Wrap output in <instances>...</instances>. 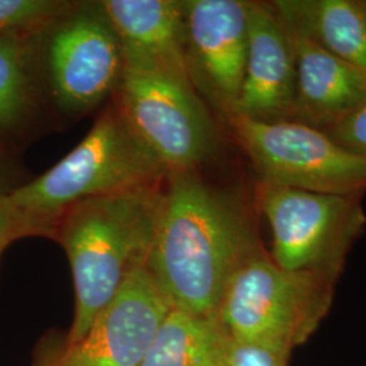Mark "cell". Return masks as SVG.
Segmentation results:
<instances>
[{
  "label": "cell",
  "instance_id": "1",
  "mask_svg": "<svg viewBox=\"0 0 366 366\" xmlns=\"http://www.w3.org/2000/svg\"><path fill=\"white\" fill-rule=\"evenodd\" d=\"M261 249L239 198L197 171L166 175L145 267L174 310L217 317L229 280Z\"/></svg>",
  "mask_w": 366,
  "mask_h": 366
},
{
  "label": "cell",
  "instance_id": "2",
  "mask_svg": "<svg viewBox=\"0 0 366 366\" xmlns=\"http://www.w3.org/2000/svg\"><path fill=\"white\" fill-rule=\"evenodd\" d=\"M163 182L80 201L54 222L51 237L66 249L76 299L68 346L83 340L128 275L145 264Z\"/></svg>",
  "mask_w": 366,
  "mask_h": 366
},
{
  "label": "cell",
  "instance_id": "3",
  "mask_svg": "<svg viewBox=\"0 0 366 366\" xmlns=\"http://www.w3.org/2000/svg\"><path fill=\"white\" fill-rule=\"evenodd\" d=\"M166 175L116 105L59 163L4 196L25 236H51L63 212L80 201L162 182Z\"/></svg>",
  "mask_w": 366,
  "mask_h": 366
},
{
  "label": "cell",
  "instance_id": "4",
  "mask_svg": "<svg viewBox=\"0 0 366 366\" xmlns=\"http://www.w3.org/2000/svg\"><path fill=\"white\" fill-rule=\"evenodd\" d=\"M335 281L314 272L285 270L262 247L229 280L217 320L231 340L290 355L327 315Z\"/></svg>",
  "mask_w": 366,
  "mask_h": 366
},
{
  "label": "cell",
  "instance_id": "5",
  "mask_svg": "<svg viewBox=\"0 0 366 366\" xmlns=\"http://www.w3.org/2000/svg\"><path fill=\"white\" fill-rule=\"evenodd\" d=\"M117 106L167 174L197 171L219 148V133L192 79L124 64Z\"/></svg>",
  "mask_w": 366,
  "mask_h": 366
},
{
  "label": "cell",
  "instance_id": "6",
  "mask_svg": "<svg viewBox=\"0 0 366 366\" xmlns=\"http://www.w3.org/2000/svg\"><path fill=\"white\" fill-rule=\"evenodd\" d=\"M258 201L273 236L270 257L280 267L338 280L349 251L365 229L362 196L261 182Z\"/></svg>",
  "mask_w": 366,
  "mask_h": 366
},
{
  "label": "cell",
  "instance_id": "7",
  "mask_svg": "<svg viewBox=\"0 0 366 366\" xmlns=\"http://www.w3.org/2000/svg\"><path fill=\"white\" fill-rule=\"evenodd\" d=\"M227 122L261 182L312 193L364 196L366 157L354 155L320 129L293 122L231 116Z\"/></svg>",
  "mask_w": 366,
  "mask_h": 366
},
{
  "label": "cell",
  "instance_id": "8",
  "mask_svg": "<svg viewBox=\"0 0 366 366\" xmlns=\"http://www.w3.org/2000/svg\"><path fill=\"white\" fill-rule=\"evenodd\" d=\"M186 64L197 92L225 118L234 114L249 48V1H183Z\"/></svg>",
  "mask_w": 366,
  "mask_h": 366
},
{
  "label": "cell",
  "instance_id": "9",
  "mask_svg": "<svg viewBox=\"0 0 366 366\" xmlns=\"http://www.w3.org/2000/svg\"><path fill=\"white\" fill-rule=\"evenodd\" d=\"M56 25L46 49L53 97L66 112H87L119 83V41L97 6L74 10Z\"/></svg>",
  "mask_w": 366,
  "mask_h": 366
},
{
  "label": "cell",
  "instance_id": "10",
  "mask_svg": "<svg viewBox=\"0 0 366 366\" xmlns=\"http://www.w3.org/2000/svg\"><path fill=\"white\" fill-rule=\"evenodd\" d=\"M171 310L145 264L139 266L83 340L66 347L60 366H142Z\"/></svg>",
  "mask_w": 366,
  "mask_h": 366
},
{
  "label": "cell",
  "instance_id": "11",
  "mask_svg": "<svg viewBox=\"0 0 366 366\" xmlns=\"http://www.w3.org/2000/svg\"><path fill=\"white\" fill-rule=\"evenodd\" d=\"M296 92L297 60L292 29L273 3L249 1L247 60L232 116L261 122L293 121Z\"/></svg>",
  "mask_w": 366,
  "mask_h": 366
},
{
  "label": "cell",
  "instance_id": "12",
  "mask_svg": "<svg viewBox=\"0 0 366 366\" xmlns=\"http://www.w3.org/2000/svg\"><path fill=\"white\" fill-rule=\"evenodd\" d=\"M117 36L124 64L187 76L183 1L104 0L95 4Z\"/></svg>",
  "mask_w": 366,
  "mask_h": 366
},
{
  "label": "cell",
  "instance_id": "13",
  "mask_svg": "<svg viewBox=\"0 0 366 366\" xmlns=\"http://www.w3.org/2000/svg\"><path fill=\"white\" fill-rule=\"evenodd\" d=\"M292 31L297 60L293 122L326 131L366 105V71Z\"/></svg>",
  "mask_w": 366,
  "mask_h": 366
},
{
  "label": "cell",
  "instance_id": "14",
  "mask_svg": "<svg viewBox=\"0 0 366 366\" xmlns=\"http://www.w3.org/2000/svg\"><path fill=\"white\" fill-rule=\"evenodd\" d=\"M273 6L293 30L366 71V0H277Z\"/></svg>",
  "mask_w": 366,
  "mask_h": 366
},
{
  "label": "cell",
  "instance_id": "15",
  "mask_svg": "<svg viewBox=\"0 0 366 366\" xmlns=\"http://www.w3.org/2000/svg\"><path fill=\"white\" fill-rule=\"evenodd\" d=\"M227 340L217 317L172 308L142 366H227Z\"/></svg>",
  "mask_w": 366,
  "mask_h": 366
},
{
  "label": "cell",
  "instance_id": "16",
  "mask_svg": "<svg viewBox=\"0 0 366 366\" xmlns=\"http://www.w3.org/2000/svg\"><path fill=\"white\" fill-rule=\"evenodd\" d=\"M30 37H0V131L15 129L31 109Z\"/></svg>",
  "mask_w": 366,
  "mask_h": 366
},
{
  "label": "cell",
  "instance_id": "17",
  "mask_svg": "<svg viewBox=\"0 0 366 366\" xmlns=\"http://www.w3.org/2000/svg\"><path fill=\"white\" fill-rule=\"evenodd\" d=\"M75 10L61 0H0V37L34 36Z\"/></svg>",
  "mask_w": 366,
  "mask_h": 366
},
{
  "label": "cell",
  "instance_id": "18",
  "mask_svg": "<svg viewBox=\"0 0 366 366\" xmlns=\"http://www.w3.org/2000/svg\"><path fill=\"white\" fill-rule=\"evenodd\" d=\"M288 354L257 343L227 340V366H288Z\"/></svg>",
  "mask_w": 366,
  "mask_h": 366
},
{
  "label": "cell",
  "instance_id": "19",
  "mask_svg": "<svg viewBox=\"0 0 366 366\" xmlns=\"http://www.w3.org/2000/svg\"><path fill=\"white\" fill-rule=\"evenodd\" d=\"M323 132L349 152L366 157V105Z\"/></svg>",
  "mask_w": 366,
  "mask_h": 366
},
{
  "label": "cell",
  "instance_id": "20",
  "mask_svg": "<svg viewBox=\"0 0 366 366\" xmlns=\"http://www.w3.org/2000/svg\"><path fill=\"white\" fill-rule=\"evenodd\" d=\"M4 194H0V258L14 240L25 237L24 227Z\"/></svg>",
  "mask_w": 366,
  "mask_h": 366
},
{
  "label": "cell",
  "instance_id": "21",
  "mask_svg": "<svg viewBox=\"0 0 366 366\" xmlns=\"http://www.w3.org/2000/svg\"><path fill=\"white\" fill-rule=\"evenodd\" d=\"M7 178H9V169L4 157L0 154V194L10 192V189L7 187V182H9Z\"/></svg>",
  "mask_w": 366,
  "mask_h": 366
}]
</instances>
